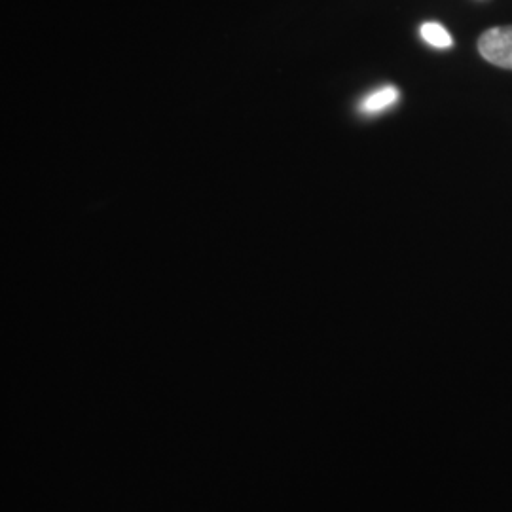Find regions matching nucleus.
<instances>
[{
  "instance_id": "2",
  "label": "nucleus",
  "mask_w": 512,
  "mask_h": 512,
  "mask_svg": "<svg viewBox=\"0 0 512 512\" xmlns=\"http://www.w3.org/2000/svg\"><path fill=\"white\" fill-rule=\"evenodd\" d=\"M421 37L427 44H431L435 48H450L454 44L450 33L439 23H423L421 25Z\"/></svg>"
},
{
  "instance_id": "1",
  "label": "nucleus",
  "mask_w": 512,
  "mask_h": 512,
  "mask_svg": "<svg viewBox=\"0 0 512 512\" xmlns=\"http://www.w3.org/2000/svg\"><path fill=\"white\" fill-rule=\"evenodd\" d=\"M478 52L495 67L512 71V25L494 27L478 38Z\"/></svg>"
},
{
  "instance_id": "3",
  "label": "nucleus",
  "mask_w": 512,
  "mask_h": 512,
  "mask_svg": "<svg viewBox=\"0 0 512 512\" xmlns=\"http://www.w3.org/2000/svg\"><path fill=\"white\" fill-rule=\"evenodd\" d=\"M397 97H399V92L389 86V88H384V90L370 95L366 99L365 105H363V110H366V112H378V110L387 109L389 105H393L397 101Z\"/></svg>"
}]
</instances>
